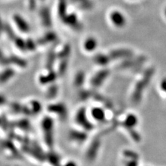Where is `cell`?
<instances>
[{
  "mask_svg": "<svg viewBox=\"0 0 166 166\" xmlns=\"http://www.w3.org/2000/svg\"><path fill=\"white\" fill-rule=\"evenodd\" d=\"M42 129L44 134V140L49 148H53L54 145V121L50 116L43 118L41 123Z\"/></svg>",
  "mask_w": 166,
  "mask_h": 166,
  "instance_id": "1",
  "label": "cell"
},
{
  "mask_svg": "<svg viewBox=\"0 0 166 166\" xmlns=\"http://www.w3.org/2000/svg\"><path fill=\"white\" fill-rule=\"evenodd\" d=\"M48 112L57 115L61 119H65L67 117V108L62 102H57L49 105L47 107Z\"/></svg>",
  "mask_w": 166,
  "mask_h": 166,
  "instance_id": "2",
  "label": "cell"
},
{
  "mask_svg": "<svg viewBox=\"0 0 166 166\" xmlns=\"http://www.w3.org/2000/svg\"><path fill=\"white\" fill-rule=\"evenodd\" d=\"M75 119H76V123L80 124V126H82L85 129L91 130L92 129V124L87 120L85 108H80V109L77 111Z\"/></svg>",
  "mask_w": 166,
  "mask_h": 166,
  "instance_id": "3",
  "label": "cell"
},
{
  "mask_svg": "<svg viewBox=\"0 0 166 166\" xmlns=\"http://www.w3.org/2000/svg\"><path fill=\"white\" fill-rule=\"evenodd\" d=\"M110 20L115 26L121 28L126 24V18L123 13L119 10H113L109 15Z\"/></svg>",
  "mask_w": 166,
  "mask_h": 166,
  "instance_id": "4",
  "label": "cell"
},
{
  "mask_svg": "<svg viewBox=\"0 0 166 166\" xmlns=\"http://www.w3.org/2000/svg\"><path fill=\"white\" fill-rule=\"evenodd\" d=\"M58 74L53 70H49L46 74H41L38 77V82L42 85H51L56 81Z\"/></svg>",
  "mask_w": 166,
  "mask_h": 166,
  "instance_id": "5",
  "label": "cell"
},
{
  "mask_svg": "<svg viewBox=\"0 0 166 166\" xmlns=\"http://www.w3.org/2000/svg\"><path fill=\"white\" fill-rule=\"evenodd\" d=\"M13 20L18 29L21 32L26 33L30 31V25L23 17H22L20 15H18V14H15V15H13Z\"/></svg>",
  "mask_w": 166,
  "mask_h": 166,
  "instance_id": "6",
  "label": "cell"
},
{
  "mask_svg": "<svg viewBox=\"0 0 166 166\" xmlns=\"http://www.w3.org/2000/svg\"><path fill=\"white\" fill-rule=\"evenodd\" d=\"M57 34L53 31H49L46 33L43 36L38 39L37 43L40 46H45L48 44L52 43L57 40Z\"/></svg>",
  "mask_w": 166,
  "mask_h": 166,
  "instance_id": "7",
  "label": "cell"
},
{
  "mask_svg": "<svg viewBox=\"0 0 166 166\" xmlns=\"http://www.w3.org/2000/svg\"><path fill=\"white\" fill-rule=\"evenodd\" d=\"M15 71L13 68L6 67L0 73V84H5L15 76Z\"/></svg>",
  "mask_w": 166,
  "mask_h": 166,
  "instance_id": "8",
  "label": "cell"
},
{
  "mask_svg": "<svg viewBox=\"0 0 166 166\" xmlns=\"http://www.w3.org/2000/svg\"><path fill=\"white\" fill-rule=\"evenodd\" d=\"M69 138L75 142L81 143L84 142L87 138V136L84 132L77 131V130H71L69 133Z\"/></svg>",
  "mask_w": 166,
  "mask_h": 166,
  "instance_id": "9",
  "label": "cell"
},
{
  "mask_svg": "<svg viewBox=\"0 0 166 166\" xmlns=\"http://www.w3.org/2000/svg\"><path fill=\"white\" fill-rule=\"evenodd\" d=\"M9 57V62L11 65H15L18 66V67L21 69H25L27 67L28 62L24 58L15 55H12L10 57Z\"/></svg>",
  "mask_w": 166,
  "mask_h": 166,
  "instance_id": "10",
  "label": "cell"
},
{
  "mask_svg": "<svg viewBox=\"0 0 166 166\" xmlns=\"http://www.w3.org/2000/svg\"><path fill=\"white\" fill-rule=\"evenodd\" d=\"M40 18L42 23L46 27H51L52 25V21L51 14L47 8H43L40 12Z\"/></svg>",
  "mask_w": 166,
  "mask_h": 166,
  "instance_id": "11",
  "label": "cell"
},
{
  "mask_svg": "<svg viewBox=\"0 0 166 166\" xmlns=\"http://www.w3.org/2000/svg\"><path fill=\"white\" fill-rule=\"evenodd\" d=\"M62 19L64 22L68 26L73 28V29H78V20L75 14L66 15Z\"/></svg>",
  "mask_w": 166,
  "mask_h": 166,
  "instance_id": "12",
  "label": "cell"
},
{
  "mask_svg": "<svg viewBox=\"0 0 166 166\" xmlns=\"http://www.w3.org/2000/svg\"><path fill=\"white\" fill-rule=\"evenodd\" d=\"M97 46H98V42L96 38L93 37H89L87 38L84 42V49L87 52H92L96 49Z\"/></svg>",
  "mask_w": 166,
  "mask_h": 166,
  "instance_id": "13",
  "label": "cell"
},
{
  "mask_svg": "<svg viewBox=\"0 0 166 166\" xmlns=\"http://www.w3.org/2000/svg\"><path fill=\"white\" fill-rule=\"evenodd\" d=\"M91 114L93 119L97 121H102L105 118V111L101 107H93L91 111Z\"/></svg>",
  "mask_w": 166,
  "mask_h": 166,
  "instance_id": "14",
  "label": "cell"
},
{
  "mask_svg": "<svg viewBox=\"0 0 166 166\" xmlns=\"http://www.w3.org/2000/svg\"><path fill=\"white\" fill-rule=\"evenodd\" d=\"M57 57V53H55L53 50H52L49 53L46 61V67L48 70H52L53 66L54 65Z\"/></svg>",
  "mask_w": 166,
  "mask_h": 166,
  "instance_id": "15",
  "label": "cell"
},
{
  "mask_svg": "<svg viewBox=\"0 0 166 166\" xmlns=\"http://www.w3.org/2000/svg\"><path fill=\"white\" fill-rule=\"evenodd\" d=\"M46 160H48L49 163H51V165H57L60 164V158L57 153L53 152H49V154H46Z\"/></svg>",
  "mask_w": 166,
  "mask_h": 166,
  "instance_id": "16",
  "label": "cell"
},
{
  "mask_svg": "<svg viewBox=\"0 0 166 166\" xmlns=\"http://www.w3.org/2000/svg\"><path fill=\"white\" fill-rule=\"evenodd\" d=\"M29 107L32 114L33 113V114H38V113H40L42 109V107L40 102L36 101V100H33V101H30Z\"/></svg>",
  "mask_w": 166,
  "mask_h": 166,
  "instance_id": "17",
  "label": "cell"
},
{
  "mask_svg": "<svg viewBox=\"0 0 166 166\" xmlns=\"http://www.w3.org/2000/svg\"><path fill=\"white\" fill-rule=\"evenodd\" d=\"M71 53V46L69 44H66L64 46L62 49H60V51L57 53V57L59 59H66L68 56L70 55Z\"/></svg>",
  "mask_w": 166,
  "mask_h": 166,
  "instance_id": "18",
  "label": "cell"
},
{
  "mask_svg": "<svg viewBox=\"0 0 166 166\" xmlns=\"http://www.w3.org/2000/svg\"><path fill=\"white\" fill-rule=\"evenodd\" d=\"M2 145L3 148L5 149H7V150H8V152H11L12 156H14L15 157H18L19 156V153L17 151L15 145H14L12 143H10L9 140H5L4 142L2 143Z\"/></svg>",
  "mask_w": 166,
  "mask_h": 166,
  "instance_id": "19",
  "label": "cell"
},
{
  "mask_svg": "<svg viewBox=\"0 0 166 166\" xmlns=\"http://www.w3.org/2000/svg\"><path fill=\"white\" fill-rule=\"evenodd\" d=\"M13 42L14 43H15V46L19 50V51L23 52L27 51L26 40H24L23 38L17 36V37L14 39Z\"/></svg>",
  "mask_w": 166,
  "mask_h": 166,
  "instance_id": "20",
  "label": "cell"
},
{
  "mask_svg": "<svg viewBox=\"0 0 166 166\" xmlns=\"http://www.w3.org/2000/svg\"><path fill=\"white\" fill-rule=\"evenodd\" d=\"M68 60L67 58L66 59H62L60 61V62L58 65L57 67V74L58 76H63L66 73V70H67L68 68Z\"/></svg>",
  "mask_w": 166,
  "mask_h": 166,
  "instance_id": "21",
  "label": "cell"
},
{
  "mask_svg": "<svg viewBox=\"0 0 166 166\" xmlns=\"http://www.w3.org/2000/svg\"><path fill=\"white\" fill-rule=\"evenodd\" d=\"M58 93V87L57 86L53 83L50 87H49L48 89L46 91V97L48 98H54L55 97H56Z\"/></svg>",
  "mask_w": 166,
  "mask_h": 166,
  "instance_id": "22",
  "label": "cell"
},
{
  "mask_svg": "<svg viewBox=\"0 0 166 166\" xmlns=\"http://www.w3.org/2000/svg\"><path fill=\"white\" fill-rule=\"evenodd\" d=\"M138 119L136 116L134 114H129L124 121V124L128 127H133L137 124Z\"/></svg>",
  "mask_w": 166,
  "mask_h": 166,
  "instance_id": "23",
  "label": "cell"
},
{
  "mask_svg": "<svg viewBox=\"0 0 166 166\" xmlns=\"http://www.w3.org/2000/svg\"><path fill=\"white\" fill-rule=\"evenodd\" d=\"M85 81V73L82 71H80L77 73L74 78V85L76 87H80L81 86Z\"/></svg>",
  "mask_w": 166,
  "mask_h": 166,
  "instance_id": "24",
  "label": "cell"
},
{
  "mask_svg": "<svg viewBox=\"0 0 166 166\" xmlns=\"http://www.w3.org/2000/svg\"><path fill=\"white\" fill-rule=\"evenodd\" d=\"M26 44L27 51H30V52L35 51L38 45L37 42L33 40L31 38H29V39H27V40H26Z\"/></svg>",
  "mask_w": 166,
  "mask_h": 166,
  "instance_id": "25",
  "label": "cell"
},
{
  "mask_svg": "<svg viewBox=\"0 0 166 166\" xmlns=\"http://www.w3.org/2000/svg\"><path fill=\"white\" fill-rule=\"evenodd\" d=\"M4 30L6 32V35L8 36V38H9V40L13 41L14 39L17 37L16 35L15 34L14 30L11 29V27L9 26V25L5 24Z\"/></svg>",
  "mask_w": 166,
  "mask_h": 166,
  "instance_id": "26",
  "label": "cell"
},
{
  "mask_svg": "<svg viewBox=\"0 0 166 166\" xmlns=\"http://www.w3.org/2000/svg\"><path fill=\"white\" fill-rule=\"evenodd\" d=\"M10 109L12 112L15 113H22V108H23V105L18 103V102H13L10 105Z\"/></svg>",
  "mask_w": 166,
  "mask_h": 166,
  "instance_id": "27",
  "label": "cell"
},
{
  "mask_svg": "<svg viewBox=\"0 0 166 166\" xmlns=\"http://www.w3.org/2000/svg\"><path fill=\"white\" fill-rule=\"evenodd\" d=\"M8 65H10L9 57L6 56L4 52L0 49V65L8 66Z\"/></svg>",
  "mask_w": 166,
  "mask_h": 166,
  "instance_id": "28",
  "label": "cell"
},
{
  "mask_svg": "<svg viewBox=\"0 0 166 166\" xmlns=\"http://www.w3.org/2000/svg\"><path fill=\"white\" fill-rule=\"evenodd\" d=\"M18 125L19 127V128L22 129L27 130L30 128V123L29 121L26 120V119H23V120H20L18 121Z\"/></svg>",
  "mask_w": 166,
  "mask_h": 166,
  "instance_id": "29",
  "label": "cell"
},
{
  "mask_svg": "<svg viewBox=\"0 0 166 166\" xmlns=\"http://www.w3.org/2000/svg\"><path fill=\"white\" fill-rule=\"evenodd\" d=\"M6 102V98L4 96L0 94V106H2Z\"/></svg>",
  "mask_w": 166,
  "mask_h": 166,
  "instance_id": "30",
  "label": "cell"
},
{
  "mask_svg": "<svg viewBox=\"0 0 166 166\" xmlns=\"http://www.w3.org/2000/svg\"><path fill=\"white\" fill-rule=\"evenodd\" d=\"M160 87H161V89L166 92V79H164L160 83Z\"/></svg>",
  "mask_w": 166,
  "mask_h": 166,
  "instance_id": "31",
  "label": "cell"
},
{
  "mask_svg": "<svg viewBox=\"0 0 166 166\" xmlns=\"http://www.w3.org/2000/svg\"><path fill=\"white\" fill-rule=\"evenodd\" d=\"M4 25L2 23V21L1 20V19H0V32L2 31V30H4Z\"/></svg>",
  "mask_w": 166,
  "mask_h": 166,
  "instance_id": "32",
  "label": "cell"
},
{
  "mask_svg": "<svg viewBox=\"0 0 166 166\" xmlns=\"http://www.w3.org/2000/svg\"><path fill=\"white\" fill-rule=\"evenodd\" d=\"M75 165L76 164H75V163H73V162H69V163H66V165Z\"/></svg>",
  "mask_w": 166,
  "mask_h": 166,
  "instance_id": "33",
  "label": "cell"
},
{
  "mask_svg": "<svg viewBox=\"0 0 166 166\" xmlns=\"http://www.w3.org/2000/svg\"><path fill=\"white\" fill-rule=\"evenodd\" d=\"M2 123V120L1 119V118H0V124H1Z\"/></svg>",
  "mask_w": 166,
  "mask_h": 166,
  "instance_id": "34",
  "label": "cell"
},
{
  "mask_svg": "<svg viewBox=\"0 0 166 166\" xmlns=\"http://www.w3.org/2000/svg\"><path fill=\"white\" fill-rule=\"evenodd\" d=\"M165 15H166V10H165Z\"/></svg>",
  "mask_w": 166,
  "mask_h": 166,
  "instance_id": "35",
  "label": "cell"
}]
</instances>
